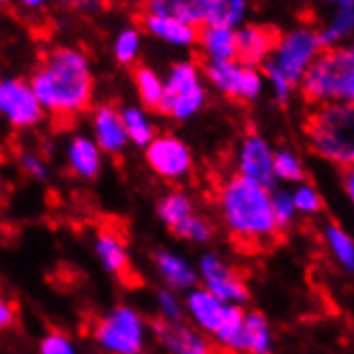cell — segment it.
Returning a JSON list of instances; mask_svg holds the SVG:
<instances>
[{"instance_id": "obj_1", "label": "cell", "mask_w": 354, "mask_h": 354, "mask_svg": "<svg viewBox=\"0 0 354 354\" xmlns=\"http://www.w3.org/2000/svg\"><path fill=\"white\" fill-rule=\"evenodd\" d=\"M30 88L41 103L60 118H73L91 106L95 80L88 56L77 48L50 50L37 71Z\"/></svg>"}, {"instance_id": "obj_2", "label": "cell", "mask_w": 354, "mask_h": 354, "mask_svg": "<svg viewBox=\"0 0 354 354\" xmlns=\"http://www.w3.org/2000/svg\"><path fill=\"white\" fill-rule=\"evenodd\" d=\"M217 202L225 230L241 249H268L279 239L270 211V189L234 174L219 185Z\"/></svg>"}, {"instance_id": "obj_3", "label": "cell", "mask_w": 354, "mask_h": 354, "mask_svg": "<svg viewBox=\"0 0 354 354\" xmlns=\"http://www.w3.org/2000/svg\"><path fill=\"white\" fill-rule=\"evenodd\" d=\"M309 151L330 165H354V103L314 106L303 124Z\"/></svg>"}, {"instance_id": "obj_4", "label": "cell", "mask_w": 354, "mask_h": 354, "mask_svg": "<svg viewBox=\"0 0 354 354\" xmlns=\"http://www.w3.org/2000/svg\"><path fill=\"white\" fill-rule=\"evenodd\" d=\"M299 86L311 108L326 103H354V62L348 50H322Z\"/></svg>"}, {"instance_id": "obj_5", "label": "cell", "mask_w": 354, "mask_h": 354, "mask_svg": "<svg viewBox=\"0 0 354 354\" xmlns=\"http://www.w3.org/2000/svg\"><path fill=\"white\" fill-rule=\"evenodd\" d=\"M204 99L206 93L196 62H176L168 80L163 82V99L157 112L185 120L200 112V108L204 106Z\"/></svg>"}, {"instance_id": "obj_6", "label": "cell", "mask_w": 354, "mask_h": 354, "mask_svg": "<svg viewBox=\"0 0 354 354\" xmlns=\"http://www.w3.org/2000/svg\"><path fill=\"white\" fill-rule=\"evenodd\" d=\"M322 50L324 48L320 44L318 32L309 30V28H299V30H292L290 35L281 37L279 46L275 48L273 65L286 75L290 84L299 86L303 75L311 67V62L320 56Z\"/></svg>"}, {"instance_id": "obj_7", "label": "cell", "mask_w": 354, "mask_h": 354, "mask_svg": "<svg viewBox=\"0 0 354 354\" xmlns=\"http://www.w3.org/2000/svg\"><path fill=\"white\" fill-rule=\"evenodd\" d=\"M97 342L116 354H140L144 326L142 318L129 307H118L110 316L97 320L95 326Z\"/></svg>"}, {"instance_id": "obj_8", "label": "cell", "mask_w": 354, "mask_h": 354, "mask_svg": "<svg viewBox=\"0 0 354 354\" xmlns=\"http://www.w3.org/2000/svg\"><path fill=\"white\" fill-rule=\"evenodd\" d=\"M204 75L217 91L236 101H256L262 93L260 71L241 65L239 60L204 62Z\"/></svg>"}, {"instance_id": "obj_9", "label": "cell", "mask_w": 354, "mask_h": 354, "mask_svg": "<svg viewBox=\"0 0 354 354\" xmlns=\"http://www.w3.org/2000/svg\"><path fill=\"white\" fill-rule=\"evenodd\" d=\"M200 275L204 281V290H208L225 305L241 307L249 299V290L241 273L217 254H206L200 260Z\"/></svg>"}, {"instance_id": "obj_10", "label": "cell", "mask_w": 354, "mask_h": 354, "mask_svg": "<svg viewBox=\"0 0 354 354\" xmlns=\"http://www.w3.org/2000/svg\"><path fill=\"white\" fill-rule=\"evenodd\" d=\"M273 157L275 151L270 149V144L252 133L241 142L239 157H236V174L241 178L252 180L264 189H273L275 187V172H273Z\"/></svg>"}, {"instance_id": "obj_11", "label": "cell", "mask_w": 354, "mask_h": 354, "mask_svg": "<svg viewBox=\"0 0 354 354\" xmlns=\"http://www.w3.org/2000/svg\"><path fill=\"white\" fill-rule=\"evenodd\" d=\"M0 112L13 127H32L44 116V108L24 80L0 82Z\"/></svg>"}, {"instance_id": "obj_12", "label": "cell", "mask_w": 354, "mask_h": 354, "mask_svg": "<svg viewBox=\"0 0 354 354\" xmlns=\"http://www.w3.org/2000/svg\"><path fill=\"white\" fill-rule=\"evenodd\" d=\"M147 161L153 172L168 180L183 178L192 170V153L174 136L153 138V142L147 147Z\"/></svg>"}, {"instance_id": "obj_13", "label": "cell", "mask_w": 354, "mask_h": 354, "mask_svg": "<svg viewBox=\"0 0 354 354\" xmlns=\"http://www.w3.org/2000/svg\"><path fill=\"white\" fill-rule=\"evenodd\" d=\"M281 35L273 26H243L236 30V60L241 65L256 67L266 62L268 54L275 52Z\"/></svg>"}, {"instance_id": "obj_14", "label": "cell", "mask_w": 354, "mask_h": 354, "mask_svg": "<svg viewBox=\"0 0 354 354\" xmlns=\"http://www.w3.org/2000/svg\"><path fill=\"white\" fill-rule=\"evenodd\" d=\"M153 330L157 339L172 354H219L217 348L206 337H202L198 330L180 322H170L161 318L153 322Z\"/></svg>"}, {"instance_id": "obj_15", "label": "cell", "mask_w": 354, "mask_h": 354, "mask_svg": "<svg viewBox=\"0 0 354 354\" xmlns=\"http://www.w3.org/2000/svg\"><path fill=\"white\" fill-rule=\"evenodd\" d=\"M97 254L103 266H106L112 275H116L124 283H129L131 288L136 286L138 277L131 273L127 249H124V239L118 232V227H101L97 234Z\"/></svg>"}, {"instance_id": "obj_16", "label": "cell", "mask_w": 354, "mask_h": 354, "mask_svg": "<svg viewBox=\"0 0 354 354\" xmlns=\"http://www.w3.org/2000/svg\"><path fill=\"white\" fill-rule=\"evenodd\" d=\"M93 129L97 147L110 155L120 153L127 147V131L122 127V118L112 106H99L93 114Z\"/></svg>"}, {"instance_id": "obj_17", "label": "cell", "mask_w": 354, "mask_h": 354, "mask_svg": "<svg viewBox=\"0 0 354 354\" xmlns=\"http://www.w3.org/2000/svg\"><path fill=\"white\" fill-rule=\"evenodd\" d=\"M140 22H142V28L149 35L165 41V44H172V46H194V44H198L200 28H196L192 24H185V22H180V19L155 15V13H144Z\"/></svg>"}, {"instance_id": "obj_18", "label": "cell", "mask_w": 354, "mask_h": 354, "mask_svg": "<svg viewBox=\"0 0 354 354\" xmlns=\"http://www.w3.org/2000/svg\"><path fill=\"white\" fill-rule=\"evenodd\" d=\"M187 307H189V314L198 322V326L204 328L206 333H211V335H215L227 314V305L204 288L192 290L189 299H187Z\"/></svg>"}, {"instance_id": "obj_19", "label": "cell", "mask_w": 354, "mask_h": 354, "mask_svg": "<svg viewBox=\"0 0 354 354\" xmlns=\"http://www.w3.org/2000/svg\"><path fill=\"white\" fill-rule=\"evenodd\" d=\"M322 245L326 249L328 258L335 262L342 270L354 275V236L346 230L344 225L328 221L320 230Z\"/></svg>"}, {"instance_id": "obj_20", "label": "cell", "mask_w": 354, "mask_h": 354, "mask_svg": "<svg viewBox=\"0 0 354 354\" xmlns=\"http://www.w3.org/2000/svg\"><path fill=\"white\" fill-rule=\"evenodd\" d=\"M206 5H208V0H144V9H147V13L174 17V19H180V22L192 24L196 28L204 26Z\"/></svg>"}, {"instance_id": "obj_21", "label": "cell", "mask_w": 354, "mask_h": 354, "mask_svg": "<svg viewBox=\"0 0 354 354\" xmlns=\"http://www.w3.org/2000/svg\"><path fill=\"white\" fill-rule=\"evenodd\" d=\"M198 44L202 48V54L206 56V62L236 60V30L232 28L202 26Z\"/></svg>"}, {"instance_id": "obj_22", "label": "cell", "mask_w": 354, "mask_h": 354, "mask_svg": "<svg viewBox=\"0 0 354 354\" xmlns=\"http://www.w3.org/2000/svg\"><path fill=\"white\" fill-rule=\"evenodd\" d=\"M241 354H273V330H270L266 316L260 311L245 314Z\"/></svg>"}, {"instance_id": "obj_23", "label": "cell", "mask_w": 354, "mask_h": 354, "mask_svg": "<svg viewBox=\"0 0 354 354\" xmlns=\"http://www.w3.org/2000/svg\"><path fill=\"white\" fill-rule=\"evenodd\" d=\"M69 165L80 178H95L101 168L99 147L84 136L73 138L69 144Z\"/></svg>"}, {"instance_id": "obj_24", "label": "cell", "mask_w": 354, "mask_h": 354, "mask_svg": "<svg viewBox=\"0 0 354 354\" xmlns=\"http://www.w3.org/2000/svg\"><path fill=\"white\" fill-rule=\"evenodd\" d=\"M247 13V0H208L204 26L232 28L243 22Z\"/></svg>"}, {"instance_id": "obj_25", "label": "cell", "mask_w": 354, "mask_h": 354, "mask_svg": "<svg viewBox=\"0 0 354 354\" xmlns=\"http://www.w3.org/2000/svg\"><path fill=\"white\" fill-rule=\"evenodd\" d=\"M155 264H157L159 275L170 288H194L198 281L194 268L187 262H183L180 258L168 254V252H157Z\"/></svg>"}, {"instance_id": "obj_26", "label": "cell", "mask_w": 354, "mask_h": 354, "mask_svg": "<svg viewBox=\"0 0 354 354\" xmlns=\"http://www.w3.org/2000/svg\"><path fill=\"white\" fill-rule=\"evenodd\" d=\"M133 82L144 106L149 110H159V103L163 99V80L151 67L140 65L133 71Z\"/></svg>"}, {"instance_id": "obj_27", "label": "cell", "mask_w": 354, "mask_h": 354, "mask_svg": "<svg viewBox=\"0 0 354 354\" xmlns=\"http://www.w3.org/2000/svg\"><path fill=\"white\" fill-rule=\"evenodd\" d=\"M273 172H275V180L281 183H290V185H297L305 180V165L301 161V157L295 151H275L273 157Z\"/></svg>"}, {"instance_id": "obj_28", "label": "cell", "mask_w": 354, "mask_h": 354, "mask_svg": "<svg viewBox=\"0 0 354 354\" xmlns=\"http://www.w3.org/2000/svg\"><path fill=\"white\" fill-rule=\"evenodd\" d=\"M290 198H292V202H295L297 213L303 217H316L322 213V208H324L322 194L307 180L297 183L292 187V192H290Z\"/></svg>"}, {"instance_id": "obj_29", "label": "cell", "mask_w": 354, "mask_h": 354, "mask_svg": "<svg viewBox=\"0 0 354 354\" xmlns=\"http://www.w3.org/2000/svg\"><path fill=\"white\" fill-rule=\"evenodd\" d=\"M157 213L161 217V221L170 227H176L180 221H185L189 215H194L192 208V200L185 194H168L157 206Z\"/></svg>"}, {"instance_id": "obj_30", "label": "cell", "mask_w": 354, "mask_h": 354, "mask_svg": "<svg viewBox=\"0 0 354 354\" xmlns=\"http://www.w3.org/2000/svg\"><path fill=\"white\" fill-rule=\"evenodd\" d=\"M270 211H273V219L279 234L288 232L299 219V213L288 189H270Z\"/></svg>"}, {"instance_id": "obj_31", "label": "cell", "mask_w": 354, "mask_h": 354, "mask_svg": "<svg viewBox=\"0 0 354 354\" xmlns=\"http://www.w3.org/2000/svg\"><path fill=\"white\" fill-rule=\"evenodd\" d=\"M122 118V127L124 131H127V138L136 144H140V147H149V144L153 142V127H151V122L149 118L144 116L142 110L138 108H127V110H122L120 114Z\"/></svg>"}, {"instance_id": "obj_32", "label": "cell", "mask_w": 354, "mask_h": 354, "mask_svg": "<svg viewBox=\"0 0 354 354\" xmlns=\"http://www.w3.org/2000/svg\"><path fill=\"white\" fill-rule=\"evenodd\" d=\"M140 46H142L140 30L138 28H124L122 32H118V37L114 41L116 60L122 62V65H131L140 54Z\"/></svg>"}, {"instance_id": "obj_33", "label": "cell", "mask_w": 354, "mask_h": 354, "mask_svg": "<svg viewBox=\"0 0 354 354\" xmlns=\"http://www.w3.org/2000/svg\"><path fill=\"white\" fill-rule=\"evenodd\" d=\"M174 234L194 243H206L213 239V225L206 219H200L196 215H189L185 221H180L176 227H172Z\"/></svg>"}, {"instance_id": "obj_34", "label": "cell", "mask_w": 354, "mask_h": 354, "mask_svg": "<svg viewBox=\"0 0 354 354\" xmlns=\"http://www.w3.org/2000/svg\"><path fill=\"white\" fill-rule=\"evenodd\" d=\"M352 30H354V11L342 9L337 17L328 24V28L324 32H318V37H320L322 48L326 50V48H333V44H335L337 39L350 35Z\"/></svg>"}, {"instance_id": "obj_35", "label": "cell", "mask_w": 354, "mask_h": 354, "mask_svg": "<svg viewBox=\"0 0 354 354\" xmlns=\"http://www.w3.org/2000/svg\"><path fill=\"white\" fill-rule=\"evenodd\" d=\"M264 73H266V77H268V82H270V86H273V93H275V97H277V101L279 103H288V99H290V95H292V84L286 80V75L273 65V60H266L264 62Z\"/></svg>"}, {"instance_id": "obj_36", "label": "cell", "mask_w": 354, "mask_h": 354, "mask_svg": "<svg viewBox=\"0 0 354 354\" xmlns=\"http://www.w3.org/2000/svg\"><path fill=\"white\" fill-rule=\"evenodd\" d=\"M41 354H73V346L62 333L50 330L41 342Z\"/></svg>"}, {"instance_id": "obj_37", "label": "cell", "mask_w": 354, "mask_h": 354, "mask_svg": "<svg viewBox=\"0 0 354 354\" xmlns=\"http://www.w3.org/2000/svg\"><path fill=\"white\" fill-rule=\"evenodd\" d=\"M159 307L163 311V320L178 322L183 318V309L178 301L174 299V295H170V290H161L159 292Z\"/></svg>"}, {"instance_id": "obj_38", "label": "cell", "mask_w": 354, "mask_h": 354, "mask_svg": "<svg viewBox=\"0 0 354 354\" xmlns=\"http://www.w3.org/2000/svg\"><path fill=\"white\" fill-rule=\"evenodd\" d=\"M22 168L26 170V174H30V176L37 178V180H46V176H48L44 161H41L37 155H30V153H26V155L22 157Z\"/></svg>"}, {"instance_id": "obj_39", "label": "cell", "mask_w": 354, "mask_h": 354, "mask_svg": "<svg viewBox=\"0 0 354 354\" xmlns=\"http://www.w3.org/2000/svg\"><path fill=\"white\" fill-rule=\"evenodd\" d=\"M15 324V307L0 297V330H7Z\"/></svg>"}, {"instance_id": "obj_40", "label": "cell", "mask_w": 354, "mask_h": 354, "mask_svg": "<svg viewBox=\"0 0 354 354\" xmlns=\"http://www.w3.org/2000/svg\"><path fill=\"white\" fill-rule=\"evenodd\" d=\"M342 172H344V174H342L344 192H346L348 200H350L352 206H354V165H352V168H348V170H342Z\"/></svg>"}, {"instance_id": "obj_41", "label": "cell", "mask_w": 354, "mask_h": 354, "mask_svg": "<svg viewBox=\"0 0 354 354\" xmlns=\"http://www.w3.org/2000/svg\"><path fill=\"white\" fill-rule=\"evenodd\" d=\"M19 3H22L24 7H28V9H39L41 5L46 3V0H19Z\"/></svg>"}, {"instance_id": "obj_42", "label": "cell", "mask_w": 354, "mask_h": 354, "mask_svg": "<svg viewBox=\"0 0 354 354\" xmlns=\"http://www.w3.org/2000/svg\"><path fill=\"white\" fill-rule=\"evenodd\" d=\"M342 5V9H348V11H354V0H337Z\"/></svg>"}, {"instance_id": "obj_43", "label": "cell", "mask_w": 354, "mask_h": 354, "mask_svg": "<svg viewBox=\"0 0 354 354\" xmlns=\"http://www.w3.org/2000/svg\"><path fill=\"white\" fill-rule=\"evenodd\" d=\"M348 54H350V58H352V62H354V48H352V50H348Z\"/></svg>"}, {"instance_id": "obj_44", "label": "cell", "mask_w": 354, "mask_h": 354, "mask_svg": "<svg viewBox=\"0 0 354 354\" xmlns=\"http://www.w3.org/2000/svg\"><path fill=\"white\" fill-rule=\"evenodd\" d=\"M7 3V0H0V5H5Z\"/></svg>"}, {"instance_id": "obj_45", "label": "cell", "mask_w": 354, "mask_h": 354, "mask_svg": "<svg viewBox=\"0 0 354 354\" xmlns=\"http://www.w3.org/2000/svg\"><path fill=\"white\" fill-rule=\"evenodd\" d=\"M328 3H337V0H328Z\"/></svg>"}]
</instances>
